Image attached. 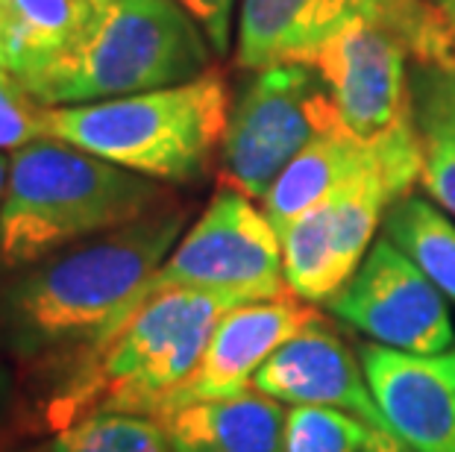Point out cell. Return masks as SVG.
Masks as SVG:
<instances>
[{
	"label": "cell",
	"instance_id": "1",
	"mask_svg": "<svg viewBox=\"0 0 455 452\" xmlns=\"http://www.w3.org/2000/svg\"><path fill=\"white\" fill-rule=\"evenodd\" d=\"M188 209L168 200L112 233L85 238L0 282V353L68 379L139 309L144 288L186 233Z\"/></svg>",
	"mask_w": 455,
	"mask_h": 452
},
{
	"label": "cell",
	"instance_id": "2",
	"mask_svg": "<svg viewBox=\"0 0 455 452\" xmlns=\"http://www.w3.org/2000/svg\"><path fill=\"white\" fill-rule=\"evenodd\" d=\"M162 182L56 139H36L9 156L0 206V274L24 271L85 238L112 233L168 203Z\"/></svg>",
	"mask_w": 455,
	"mask_h": 452
},
{
	"label": "cell",
	"instance_id": "3",
	"mask_svg": "<svg viewBox=\"0 0 455 452\" xmlns=\"http://www.w3.org/2000/svg\"><path fill=\"white\" fill-rule=\"evenodd\" d=\"M244 300L232 294L168 288L144 297L47 402L51 429L100 411L162 417L195 373L220 317Z\"/></svg>",
	"mask_w": 455,
	"mask_h": 452
},
{
	"label": "cell",
	"instance_id": "4",
	"mask_svg": "<svg viewBox=\"0 0 455 452\" xmlns=\"http://www.w3.org/2000/svg\"><path fill=\"white\" fill-rule=\"evenodd\" d=\"M212 56L177 0H83L68 51L27 94L47 109L127 98L195 80Z\"/></svg>",
	"mask_w": 455,
	"mask_h": 452
},
{
	"label": "cell",
	"instance_id": "5",
	"mask_svg": "<svg viewBox=\"0 0 455 452\" xmlns=\"http://www.w3.org/2000/svg\"><path fill=\"white\" fill-rule=\"evenodd\" d=\"M218 71L127 98L44 109V136L162 186H188L218 165L229 121Z\"/></svg>",
	"mask_w": 455,
	"mask_h": 452
},
{
	"label": "cell",
	"instance_id": "6",
	"mask_svg": "<svg viewBox=\"0 0 455 452\" xmlns=\"http://www.w3.org/2000/svg\"><path fill=\"white\" fill-rule=\"evenodd\" d=\"M335 130H341L338 109L315 68L279 62L250 71L229 106L218 153L220 186L265 200L297 153Z\"/></svg>",
	"mask_w": 455,
	"mask_h": 452
},
{
	"label": "cell",
	"instance_id": "7",
	"mask_svg": "<svg viewBox=\"0 0 455 452\" xmlns=\"http://www.w3.org/2000/svg\"><path fill=\"white\" fill-rule=\"evenodd\" d=\"M358 18L391 27L411 62L455 65L452 30L432 0H241L235 62L247 71L303 62Z\"/></svg>",
	"mask_w": 455,
	"mask_h": 452
},
{
	"label": "cell",
	"instance_id": "8",
	"mask_svg": "<svg viewBox=\"0 0 455 452\" xmlns=\"http://www.w3.org/2000/svg\"><path fill=\"white\" fill-rule=\"evenodd\" d=\"M168 288L232 294L244 303L291 294L283 274L279 233L265 209H256L238 191L220 188L180 235L144 288V297Z\"/></svg>",
	"mask_w": 455,
	"mask_h": 452
},
{
	"label": "cell",
	"instance_id": "9",
	"mask_svg": "<svg viewBox=\"0 0 455 452\" xmlns=\"http://www.w3.org/2000/svg\"><path fill=\"white\" fill-rule=\"evenodd\" d=\"M303 65L323 80L347 136L379 144L414 130L411 53L382 21L358 18L347 24L308 53Z\"/></svg>",
	"mask_w": 455,
	"mask_h": 452
},
{
	"label": "cell",
	"instance_id": "10",
	"mask_svg": "<svg viewBox=\"0 0 455 452\" xmlns=\"http://www.w3.org/2000/svg\"><path fill=\"white\" fill-rule=\"evenodd\" d=\"M326 309L350 329L391 350L435 355L455 344L447 297L388 235L376 238Z\"/></svg>",
	"mask_w": 455,
	"mask_h": 452
},
{
	"label": "cell",
	"instance_id": "11",
	"mask_svg": "<svg viewBox=\"0 0 455 452\" xmlns=\"http://www.w3.org/2000/svg\"><path fill=\"white\" fill-rule=\"evenodd\" d=\"M358 355L394 435L414 452H455V347L418 355L371 341Z\"/></svg>",
	"mask_w": 455,
	"mask_h": 452
},
{
	"label": "cell",
	"instance_id": "12",
	"mask_svg": "<svg viewBox=\"0 0 455 452\" xmlns=\"http://www.w3.org/2000/svg\"><path fill=\"white\" fill-rule=\"evenodd\" d=\"M315 317H321V312L294 294L235 305L220 317L195 373L173 393L164 415L191 402L227 400L250 391L261 364Z\"/></svg>",
	"mask_w": 455,
	"mask_h": 452
},
{
	"label": "cell",
	"instance_id": "13",
	"mask_svg": "<svg viewBox=\"0 0 455 452\" xmlns=\"http://www.w3.org/2000/svg\"><path fill=\"white\" fill-rule=\"evenodd\" d=\"M253 391L276 402L347 411L373 429H388L355 353L321 314L261 364Z\"/></svg>",
	"mask_w": 455,
	"mask_h": 452
},
{
	"label": "cell",
	"instance_id": "14",
	"mask_svg": "<svg viewBox=\"0 0 455 452\" xmlns=\"http://www.w3.org/2000/svg\"><path fill=\"white\" fill-rule=\"evenodd\" d=\"M285 417L276 400L244 391L206 400L156 417L173 452H285Z\"/></svg>",
	"mask_w": 455,
	"mask_h": 452
},
{
	"label": "cell",
	"instance_id": "15",
	"mask_svg": "<svg viewBox=\"0 0 455 452\" xmlns=\"http://www.w3.org/2000/svg\"><path fill=\"white\" fill-rule=\"evenodd\" d=\"M411 118L420 139V186L455 220V65L411 62Z\"/></svg>",
	"mask_w": 455,
	"mask_h": 452
},
{
	"label": "cell",
	"instance_id": "16",
	"mask_svg": "<svg viewBox=\"0 0 455 452\" xmlns=\"http://www.w3.org/2000/svg\"><path fill=\"white\" fill-rule=\"evenodd\" d=\"M83 0H0V51L12 80L30 91L68 51Z\"/></svg>",
	"mask_w": 455,
	"mask_h": 452
},
{
	"label": "cell",
	"instance_id": "17",
	"mask_svg": "<svg viewBox=\"0 0 455 452\" xmlns=\"http://www.w3.org/2000/svg\"><path fill=\"white\" fill-rule=\"evenodd\" d=\"M279 244H283L285 285L294 297L312 305H326L344 288V279L338 274L335 262L329 200L279 229Z\"/></svg>",
	"mask_w": 455,
	"mask_h": 452
},
{
	"label": "cell",
	"instance_id": "18",
	"mask_svg": "<svg viewBox=\"0 0 455 452\" xmlns=\"http://www.w3.org/2000/svg\"><path fill=\"white\" fill-rule=\"evenodd\" d=\"M385 235L455 303V224L450 215L429 200L405 194L385 215Z\"/></svg>",
	"mask_w": 455,
	"mask_h": 452
},
{
	"label": "cell",
	"instance_id": "19",
	"mask_svg": "<svg viewBox=\"0 0 455 452\" xmlns=\"http://www.w3.org/2000/svg\"><path fill=\"white\" fill-rule=\"evenodd\" d=\"M51 452H173V447L156 417L100 411L56 432Z\"/></svg>",
	"mask_w": 455,
	"mask_h": 452
},
{
	"label": "cell",
	"instance_id": "20",
	"mask_svg": "<svg viewBox=\"0 0 455 452\" xmlns=\"http://www.w3.org/2000/svg\"><path fill=\"white\" fill-rule=\"evenodd\" d=\"M367 426L347 411L323 406H294L285 417V452H358Z\"/></svg>",
	"mask_w": 455,
	"mask_h": 452
},
{
	"label": "cell",
	"instance_id": "21",
	"mask_svg": "<svg viewBox=\"0 0 455 452\" xmlns=\"http://www.w3.org/2000/svg\"><path fill=\"white\" fill-rule=\"evenodd\" d=\"M44 109L24 89L0 85V153L18 150L44 136Z\"/></svg>",
	"mask_w": 455,
	"mask_h": 452
},
{
	"label": "cell",
	"instance_id": "22",
	"mask_svg": "<svg viewBox=\"0 0 455 452\" xmlns=\"http://www.w3.org/2000/svg\"><path fill=\"white\" fill-rule=\"evenodd\" d=\"M177 4L206 33L212 53L224 56L229 51V38H232V9H235V0H177Z\"/></svg>",
	"mask_w": 455,
	"mask_h": 452
},
{
	"label": "cell",
	"instance_id": "23",
	"mask_svg": "<svg viewBox=\"0 0 455 452\" xmlns=\"http://www.w3.org/2000/svg\"><path fill=\"white\" fill-rule=\"evenodd\" d=\"M358 452H414L403 438H396L391 429H373L367 432L364 444L358 447Z\"/></svg>",
	"mask_w": 455,
	"mask_h": 452
},
{
	"label": "cell",
	"instance_id": "24",
	"mask_svg": "<svg viewBox=\"0 0 455 452\" xmlns=\"http://www.w3.org/2000/svg\"><path fill=\"white\" fill-rule=\"evenodd\" d=\"M12 406H15V388H12V377L9 370L0 364V440L6 438L9 432V420H12Z\"/></svg>",
	"mask_w": 455,
	"mask_h": 452
},
{
	"label": "cell",
	"instance_id": "25",
	"mask_svg": "<svg viewBox=\"0 0 455 452\" xmlns=\"http://www.w3.org/2000/svg\"><path fill=\"white\" fill-rule=\"evenodd\" d=\"M432 4L441 9L443 18H447V24L452 30V42H455V0H432Z\"/></svg>",
	"mask_w": 455,
	"mask_h": 452
},
{
	"label": "cell",
	"instance_id": "26",
	"mask_svg": "<svg viewBox=\"0 0 455 452\" xmlns=\"http://www.w3.org/2000/svg\"><path fill=\"white\" fill-rule=\"evenodd\" d=\"M6 179H9V159L0 153V206H4V194H6Z\"/></svg>",
	"mask_w": 455,
	"mask_h": 452
},
{
	"label": "cell",
	"instance_id": "27",
	"mask_svg": "<svg viewBox=\"0 0 455 452\" xmlns=\"http://www.w3.org/2000/svg\"><path fill=\"white\" fill-rule=\"evenodd\" d=\"M0 85H9V89H15V80H12V74H9V68H6V59H4V51H0ZM21 89V85H18Z\"/></svg>",
	"mask_w": 455,
	"mask_h": 452
}]
</instances>
